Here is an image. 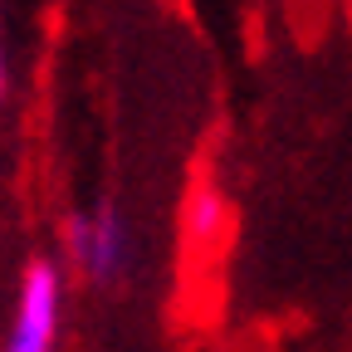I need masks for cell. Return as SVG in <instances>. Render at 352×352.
I'll return each mask as SVG.
<instances>
[{
	"label": "cell",
	"instance_id": "cell-1",
	"mask_svg": "<svg viewBox=\"0 0 352 352\" xmlns=\"http://www.w3.org/2000/svg\"><path fill=\"white\" fill-rule=\"evenodd\" d=\"M132 259V230L113 201H98L88 210H69L59 226V264L64 274L94 284V289H113L127 274Z\"/></svg>",
	"mask_w": 352,
	"mask_h": 352
},
{
	"label": "cell",
	"instance_id": "cell-2",
	"mask_svg": "<svg viewBox=\"0 0 352 352\" xmlns=\"http://www.w3.org/2000/svg\"><path fill=\"white\" fill-rule=\"evenodd\" d=\"M64 308H69L64 264L30 259L15 279L10 323L0 333V352H59L64 347Z\"/></svg>",
	"mask_w": 352,
	"mask_h": 352
},
{
	"label": "cell",
	"instance_id": "cell-3",
	"mask_svg": "<svg viewBox=\"0 0 352 352\" xmlns=\"http://www.w3.org/2000/svg\"><path fill=\"white\" fill-rule=\"evenodd\" d=\"M220 226H226V196H220L215 186H196L191 206H186V235L196 245H210L220 235Z\"/></svg>",
	"mask_w": 352,
	"mask_h": 352
},
{
	"label": "cell",
	"instance_id": "cell-4",
	"mask_svg": "<svg viewBox=\"0 0 352 352\" xmlns=\"http://www.w3.org/2000/svg\"><path fill=\"white\" fill-rule=\"evenodd\" d=\"M6 78H10V69H6V50H0V98H6Z\"/></svg>",
	"mask_w": 352,
	"mask_h": 352
}]
</instances>
